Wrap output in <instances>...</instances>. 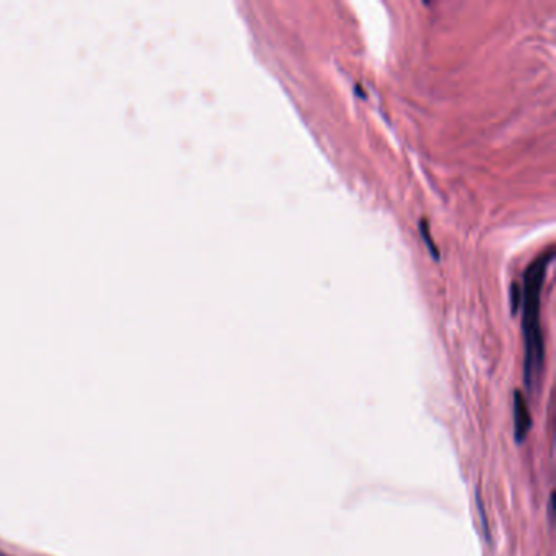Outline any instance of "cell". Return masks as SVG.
I'll list each match as a JSON object with an SVG mask.
<instances>
[{"instance_id": "4", "label": "cell", "mask_w": 556, "mask_h": 556, "mask_svg": "<svg viewBox=\"0 0 556 556\" xmlns=\"http://www.w3.org/2000/svg\"><path fill=\"white\" fill-rule=\"evenodd\" d=\"M0 556H10V555H7V553H3V551H0Z\"/></svg>"}, {"instance_id": "2", "label": "cell", "mask_w": 556, "mask_h": 556, "mask_svg": "<svg viewBox=\"0 0 556 556\" xmlns=\"http://www.w3.org/2000/svg\"><path fill=\"white\" fill-rule=\"evenodd\" d=\"M529 406L521 393H514V429H516V441H522L530 429Z\"/></svg>"}, {"instance_id": "1", "label": "cell", "mask_w": 556, "mask_h": 556, "mask_svg": "<svg viewBox=\"0 0 556 556\" xmlns=\"http://www.w3.org/2000/svg\"><path fill=\"white\" fill-rule=\"evenodd\" d=\"M551 258H553V250L540 254L527 268L525 277H523V338H525L523 375H525V383L529 388L534 385V380L539 377L541 365H544L545 347L540 328V292Z\"/></svg>"}, {"instance_id": "3", "label": "cell", "mask_w": 556, "mask_h": 556, "mask_svg": "<svg viewBox=\"0 0 556 556\" xmlns=\"http://www.w3.org/2000/svg\"><path fill=\"white\" fill-rule=\"evenodd\" d=\"M421 232H423V238H424V242H428V245H429V250L431 252H433V254L435 258H437V252H435V247H434V243L431 242V238H429V232H428V224H426V230L423 229V225H421Z\"/></svg>"}]
</instances>
